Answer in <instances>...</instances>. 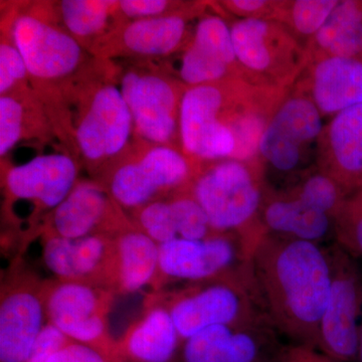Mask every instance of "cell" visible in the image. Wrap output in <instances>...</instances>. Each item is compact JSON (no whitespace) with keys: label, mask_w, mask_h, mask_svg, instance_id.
Wrapping results in <instances>:
<instances>
[{"label":"cell","mask_w":362,"mask_h":362,"mask_svg":"<svg viewBox=\"0 0 362 362\" xmlns=\"http://www.w3.org/2000/svg\"><path fill=\"white\" fill-rule=\"evenodd\" d=\"M289 92L239 77L187 88L180 105L181 151L199 168L259 159L262 136Z\"/></svg>","instance_id":"6da1fadb"},{"label":"cell","mask_w":362,"mask_h":362,"mask_svg":"<svg viewBox=\"0 0 362 362\" xmlns=\"http://www.w3.org/2000/svg\"><path fill=\"white\" fill-rule=\"evenodd\" d=\"M251 267L264 311L280 337L317 349L328 295V246L267 235L252 252Z\"/></svg>","instance_id":"7a4b0ae2"},{"label":"cell","mask_w":362,"mask_h":362,"mask_svg":"<svg viewBox=\"0 0 362 362\" xmlns=\"http://www.w3.org/2000/svg\"><path fill=\"white\" fill-rule=\"evenodd\" d=\"M267 188L261 159H228L201 166L190 192L214 232L237 235L252 258L267 235L261 223Z\"/></svg>","instance_id":"3957f363"},{"label":"cell","mask_w":362,"mask_h":362,"mask_svg":"<svg viewBox=\"0 0 362 362\" xmlns=\"http://www.w3.org/2000/svg\"><path fill=\"white\" fill-rule=\"evenodd\" d=\"M151 293L170 312L182 341L216 326L268 319L255 283L251 263L226 277Z\"/></svg>","instance_id":"277c9868"},{"label":"cell","mask_w":362,"mask_h":362,"mask_svg":"<svg viewBox=\"0 0 362 362\" xmlns=\"http://www.w3.org/2000/svg\"><path fill=\"white\" fill-rule=\"evenodd\" d=\"M230 26L244 78L264 87L291 90L308 64L306 45L275 21L235 20Z\"/></svg>","instance_id":"5b68a950"},{"label":"cell","mask_w":362,"mask_h":362,"mask_svg":"<svg viewBox=\"0 0 362 362\" xmlns=\"http://www.w3.org/2000/svg\"><path fill=\"white\" fill-rule=\"evenodd\" d=\"M199 169L176 147L151 145L139 158L117 164L100 183L124 211L133 213L151 202L187 192Z\"/></svg>","instance_id":"8992f818"},{"label":"cell","mask_w":362,"mask_h":362,"mask_svg":"<svg viewBox=\"0 0 362 362\" xmlns=\"http://www.w3.org/2000/svg\"><path fill=\"white\" fill-rule=\"evenodd\" d=\"M44 293L49 322L74 341L97 350L109 361L125 362L108 325L116 293L56 279L45 280Z\"/></svg>","instance_id":"52a82bcc"},{"label":"cell","mask_w":362,"mask_h":362,"mask_svg":"<svg viewBox=\"0 0 362 362\" xmlns=\"http://www.w3.org/2000/svg\"><path fill=\"white\" fill-rule=\"evenodd\" d=\"M244 242L233 233L175 240L159 246L158 275L152 292L226 277L250 265Z\"/></svg>","instance_id":"ba28073f"},{"label":"cell","mask_w":362,"mask_h":362,"mask_svg":"<svg viewBox=\"0 0 362 362\" xmlns=\"http://www.w3.org/2000/svg\"><path fill=\"white\" fill-rule=\"evenodd\" d=\"M328 249L332 276L317 350L337 362H356L362 321V270L357 259L335 243Z\"/></svg>","instance_id":"9c48e42d"},{"label":"cell","mask_w":362,"mask_h":362,"mask_svg":"<svg viewBox=\"0 0 362 362\" xmlns=\"http://www.w3.org/2000/svg\"><path fill=\"white\" fill-rule=\"evenodd\" d=\"M16 262L1 280L0 362H26L47 322L45 280Z\"/></svg>","instance_id":"30bf717a"},{"label":"cell","mask_w":362,"mask_h":362,"mask_svg":"<svg viewBox=\"0 0 362 362\" xmlns=\"http://www.w3.org/2000/svg\"><path fill=\"white\" fill-rule=\"evenodd\" d=\"M120 89L132 116L134 133L151 145L180 143V105L185 85L160 73L126 71Z\"/></svg>","instance_id":"8fae6325"},{"label":"cell","mask_w":362,"mask_h":362,"mask_svg":"<svg viewBox=\"0 0 362 362\" xmlns=\"http://www.w3.org/2000/svg\"><path fill=\"white\" fill-rule=\"evenodd\" d=\"M78 175L75 159L65 153L42 154L7 170L4 187L9 209L18 204L30 206V240L37 237L47 216L70 194Z\"/></svg>","instance_id":"7c38bea8"},{"label":"cell","mask_w":362,"mask_h":362,"mask_svg":"<svg viewBox=\"0 0 362 362\" xmlns=\"http://www.w3.org/2000/svg\"><path fill=\"white\" fill-rule=\"evenodd\" d=\"M74 133L78 151L92 168L123 153L134 125L120 87L107 83L95 88L81 107Z\"/></svg>","instance_id":"4fadbf2b"},{"label":"cell","mask_w":362,"mask_h":362,"mask_svg":"<svg viewBox=\"0 0 362 362\" xmlns=\"http://www.w3.org/2000/svg\"><path fill=\"white\" fill-rule=\"evenodd\" d=\"M323 128L322 115L315 104L301 93L290 90L262 136V163L281 175L296 173L303 165L307 151L318 144Z\"/></svg>","instance_id":"5bb4252c"},{"label":"cell","mask_w":362,"mask_h":362,"mask_svg":"<svg viewBox=\"0 0 362 362\" xmlns=\"http://www.w3.org/2000/svg\"><path fill=\"white\" fill-rule=\"evenodd\" d=\"M132 226L103 185L78 181L65 201L47 216L37 235L63 239L117 235Z\"/></svg>","instance_id":"9a60e30c"},{"label":"cell","mask_w":362,"mask_h":362,"mask_svg":"<svg viewBox=\"0 0 362 362\" xmlns=\"http://www.w3.org/2000/svg\"><path fill=\"white\" fill-rule=\"evenodd\" d=\"M40 238L42 263L56 280L103 288L118 296L116 235Z\"/></svg>","instance_id":"2e32d148"},{"label":"cell","mask_w":362,"mask_h":362,"mask_svg":"<svg viewBox=\"0 0 362 362\" xmlns=\"http://www.w3.org/2000/svg\"><path fill=\"white\" fill-rule=\"evenodd\" d=\"M11 42L25 59L28 76L54 82L71 76L84 61L82 45L66 30L32 13L18 16Z\"/></svg>","instance_id":"e0dca14e"},{"label":"cell","mask_w":362,"mask_h":362,"mask_svg":"<svg viewBox=\"0 0 362 362\" xmlns=\"http://www.w3.org/2000/svg\"><path fill=\"white\" fill-rule=\"evenodd\" d=\"M280 337L268 319L216 326L185 340L175 362H272Z\"/></svg>","instance_id":"ac0fdd59"},{"label":"cell","mask_w":362,"mask_h":362,"mask_svg":"<svg viewBox=\"0 0 362 362\" xmlns=\"http://www.w3.org/2000/svg\"><path fill=\"white\" fill-rule=\"evenodd\" d=\"M178 77L187 88L244 78L233 49L230 26L223 16L207 14L199 18L183 49Z\"/></svg>","instance_id":"d6986e66"},{"label":"cell","mask_w":362,"mask_h":362,"mask_svg":"<svg viewBox=\"0 0 362 362\" xmlns=\"http://www.w3.org/2000/svg\"><path fill=\"white\" fill-rule=\"evenodd\" d=\"M292 89L308 97L321 115H337L362 104V61L337 57L312 59Z\"/></svg>","instance_id":"ffe728a7"},{"label":"cell","mask_w":362,"mask_h":362,"mask_svg":"<svg viewBox=\"0 0 362 362\" xmlns=\"http://www.w3.org/2000/svg\"><path fill=\"white\" fill-rule=\"evenodd\" d=\"M318 169L349 194L362 188V104L333 116L317 144Z\"/></svg>","instance_id":"44dd1931"},{"label":"cell","mask_w":362,"mask_h":362,"mask_svg":"<svg viewBox=\"0 0 362 362\" xmlns=\"http://www.w3.org/2000/svg\"><path fill=\"white\" fill-rule=\"evenodd\" d=\"M182 342L170 312L153 293L145 298L142 315L117 340L125 362H175Z\"/></svg>","instance_id":"7402d4cb"},{"label":"cell","mask_w":362,"mask_h":362,"mask_svg":"<svg viewBox=\"0 0 362 362\" xmlns=\"http://www.w3.org/2000/svg\"><path fill=\"white\" fill-rule=\"evenodd\" d=\"M266 235L323 245L334 239L333 218L307 206L290 190L267 188L261 211Z\"/></svg>","instance_id":"603a6c76"},{"label":"cell","mask_w":362,"mask_h":362,"mask_svg":"<svg viewBox=\"0 0 362 362\" xmlns=\"http://www.w3.org/2000/svg\"><path fill=\"white\" fill-rule=\"evenodd\" d=\"M201 4L180 13L158 18L132 21L120 33L119 49L125 54L147 58L168 57L181 49L187 42V23L192 14L199 13Z\"/></svg>","instance_id":"cb8c5ba5"},{"label":"cell","mask_w":362,"mask_h":362,"mask_svg":"<svg viewBox=\"0 0 362 362\" xmlns=\"http://www.w3.org/2000/svg\"><path fill=\"white\" fill-rule=\"evenodd\" d=\"M306 51L308 62L325 57L362 61V2L339 1Z\"/></svg>","instance_id":"d4e9b609"},{"label":"cell","mask_w":362,"mask_h":362,"mask_svg":"<svg viewBox=\"0 0 362 362\" xmlns=\"http://www.w3.org/2000/svg\"><path fill=\"white\" fill-rule=\"evenodd\" d=\"M118 295L152 288L159 270V245L134 225L116 235Z\"/></svg>","instance_id":"484cf974"},{"label":"cell","mask_w":362,"mask_h":362,"mask_svg":"<svg viewBox=\"0 0 362 362\" xmlns=\"http://www.w3.org/2000/svg\"><path fill=\"white\" fill-rule=\"evenodd\" d=\"M117 9L118 1L108 0H63L59 4V18L65 30L80 44L83 40L101 37Z\"/></svg>","instance_id":"4316f807"},{"label":"cell","mask_w":362,"mask_h":362,"mask_svg":"<svg viewBox=\"0 0 362 362\" xmlns=\"http://www.w3.org/2000/svg\"><path fill=\"white\" fill-rule=\"evenodd\" d=\"M339 1L292 0L280 1L275 21L282 23L305 45L318 33Z\"/></svg>","instance_id":"83f0119b"},{"label":"cell","mask_w":362,"mask_h":362,"mask_svg":"<svg viewBox=\"0 0 362 362\" xmlns=\"http://www.w3.org/2000/svg\"><path fill=\"white\" fill-rule=\"evenodd\" d=\"M288 190L307 206L327 214L333 220L350 194L332 177L318 168L302 176L301 180Z\"/></svg>","instance_id":"f1b7e54d"},{"label":"cell","mask_w":362,"mask_h":362,"mask_svg":"<svg viewBox=\"0 0 362 362\" xmlns=\"http://www.w3.org/2000/svg\"><path fill=\"white\" fill-rule=\"evenodd\" d=\"M333 225L335 244L354 258L362 259V188L349 194Z\"/></svg>","instance_id":"f546056e"},{"label":"cell","mask_w":362,"mask_h":362,"mask_svg":"<svg viewBox=\"0 0 362 362\" xmlns=\"http://www.w3.org/2000/svg\"><path fill=\"white\" fill-rule=\"evenodd\" d=\"M26 110L23 100L13 93L0 98V156H7L25 137Z\"/></svg>","instance_id":"4dcf8cb0"},{"label":"cell","mask_w":362,"mask_h":362,"mask_svg":"<svg viewBox=\"0 0 362 362\" xmlns=\"http://www.w3.org/2000/svg\"><path fill=\"white\" fill-rule=\"evenodd\" d=\"M28 77L25 59L13 42H1L0 45V94L13 93L21 82Z\"/></svg>","instance_id":"1f68e13d"},{"label":"cell","mask_w":362,"mask_h":362,"mask_svg":"<svg viewBox=\"0 0 362 362\" xmlns=\"http://www.w3.org/2000/svg\"><path fill=\"white\" fill-rule=\"evenodd\" d=\"M195 4L166 0H122L118 1V11L131 20L158 18L192 8Z\"/></svg>","instance_id":"d6a6232c"},{"label":"cell","mask_w":362,"mask_h":362,"mask_svg":"<svg viewBox=\"0 0 362 362\" xmlns=\"http://www.w3.org/2000/svg\"><path fill=\"white\" fill-rule=\"evenodd\" d=\"M74 340L66 335L56 325L47 321L37 335L35 344L26 362H47L73 343Z\"/></svg>","instance_id":"836d02e7"},{"label":"cell","mask_w":362,"mask_h":362,"mask_svg":"<svg viewBox=\"0 0 362 362\" xmlns=\"http://www.w3.org/2000/svg\"><path fill=\"white\" fill-rule=\"evenodd\" d=\"M280 1L273 0H226L220 6L226 13L237 16L238 20L274 21Z\"/></svg>","instance_id":"e575fe53"},{"label":"cell","mask_w":362,"mask_h":362,"mask_svg":"<svg viewBox=\"0 0 362 362\" xmlns=\"http://www.w3.org/2000/svg\"><path fill=\"white\" fill-rule=\"evenodd\" d=\"M272 362H337L319 350L303 345L283 344Z\"/></svg>","instance_id":"d590c367"},{"label":"cell","mask_w":362,"mask_h":362,"mask_svg":"<svg viewBox=\"0 0 362 362\" xmlns=\"http://www.w3.org/2000/svg\"><path fill=\"white\" fill-rule=\"evenodd\" d=\"M47 362H110L97 350L74 341Z\"/></svg>","instance_id":"8d00e7d4"},{"label":"cell","mask_w":362,"mask_h":362,"mask_svg":"<svg viewBox=\"0 0 362 362\" xmlns=\"http://www.w3.org/2000/svg\"><path fill=\"white\" fill-rule=\"evenodd\" d=\"M356 362H362V321L361 324V329H359L358 349H357Z\"/></svg>","instance_id":"74e56055"}]
</instances>
